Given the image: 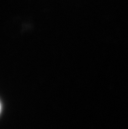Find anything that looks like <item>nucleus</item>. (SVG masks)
Here are the masks:
<instances>
[{
  "mask_svg": "<svg viewBox=\"0 0 128 129\" xmlns=\"http://www.w3.org/2000/svg\"><path fill=\"white\" fill-rule=\"evenodd\" d=\"M0 111H1V104H0Z\"/></svg>",
  "mask_w": 128,
  "mask_h": 129,
  "instance_id": "f257e3e1",
  "label": "nucleus"
}]
</instances>
